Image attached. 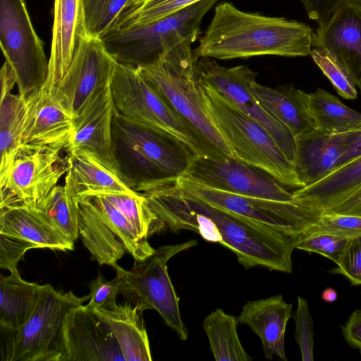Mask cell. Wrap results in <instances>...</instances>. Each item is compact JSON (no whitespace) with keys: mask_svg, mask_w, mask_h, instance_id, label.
Here are the masks:
<instances>
[{"mask_svg":"<svg viewBox=\"0 0 361 361\" xmlns=\"http://www.w3.org/2000/svg\"><path fill=\"white\" fill-rule=\"evenodd\" d=\"M198 78L224 96L264 126L293 165L295 141L290 131L259 103L252 91L257 73L247 66L224 67L213 59L196 60Z\"/></svg>","mask_w":361,"mask_h":361,"instance_id":"4fadbf2b","label":"cell"},{"mask_svg":"<svg viewBox=\"0 0 361 361\" xmlns=\"http://www.w3.org/2000/svg\"><path fill=\"white\" fill-rule=\"evenodd\" d=\"M183 177L244 196L292 202L293 193L272 175L236 158L197 155Z\"/></svg>","mask_w":361,"mask_h":361,"instance_id":"5bb4252c","label":"cell"},{"mask_svg":"<svg viewBox=\"0 0 361 361\" xmlns=\"http://www.w3.org/2000/svg\"><path fill=\"white\" fill-rule=\"evenodd\" d=\"M310 56L339 95L346 99L357 97L356 87L352 78L331 54L322 48L312 46Z\"/></svg>","mask_w":361,"mask_h":361,"instance_id":"74e56055","label":"cell"},{"mask_svg":"<svg viewBox=\"0 0 361 361\" xmlns=\"http://www.w3.org/2000/svg\"><path fill=\"white\" fill-rule=\"evenodd\" d=\"M64 336L66 361H126L108 325L82 305L68 313Z\"/></svg>","mask_w":361,"mask_h":361,"instance_id":"ac0fdd59","label":"cell"},{"mask_svg":"<svg viewBox=\"0 0 361 361\" xmlns=\"http://www.w3.org/2000/svg\"><path fill=\"white\" fill-rule=\"evenodd\" d=\"M164 228L197 233L235 254L248 269L260 267L290 274L299 235L279 231L213 206L181 192L174 184L142 193Z\"/></svg>","mask_w":361,"mask_h":361,"instance_id":"6da1fadb","label":"cell"},{"mask_svg":"<svg viewBox=\"0 0 361 361\" xmlns=\"http://www.w3.org/2000/svg\"><path fill=\"white\" fill-rule=\"evenodd\" d=\"M183 193L269 227L302 235L322 212L298 200L282 202L240 195L215 189L180 176L174 183Z\"/></svg>","mask_w":361,"mask_h":361,"instance_id":"9c48e42d","label":"cell"},{"mask_svg":"<svg viewBox=\"0 0 361 361\" xmlns=\"http://www.w3.org/2000/svg\"><path fill=\"white\" fill-rule=\"evenodd\" d=\"M0 46L15 72L19 94L27 97L44 85L49 59L24 0H0Z\"/></svg>","mask_w":361,"mask_h":361,"instance_id":"30bf717a","label":"cell"},{"mask_svg":"<svg viewBox=\"0 0 361 361\" xmlns=\"http://www.w3.org/2000/svg\"><path fill=\"white\" fill-rule=\"evenodd\" d=\"M312 46L331 54L361 93V6L345 0L312 34Z\"/></svg>","mask_w":361,"mask_h":361,"instance_id":"e0dca14e","label":"cell"},{"mask_svg":"<svg viewBox=\"0 0 361 361\" xmlns=\"http://www.w3.org/2000/svg\"><path fill=\"white\" fill-rule=\"evenodd\" d=\"M83 198L90 200L121 238L127 252L133 257L135 262H142L154 253L156 249L149 245L148 239L142 237L127 218L104 197L93 195Z\"/></svg>","mask_w":361,"mask_h":361,"instance_id":"836d02e7","label":"cell"},{"mask_svg":"<svg viewBox=\"0 0 361 361\" xmlns=\"http://www.w3.org/2000/svg\"><path fill=\"white\" fill-rule=\"evenodd\" d=\"M337 298V292L331 288H326L322 293V299L326 302H333Z\"/></svg>","mask_w":361,"mask_h":361,"instance_id":"f907efd6","label":"cell"},{"mask_svg":"<svg viewBox=\"0 0 361 361\" xmlns=\"http://www.w3.org/2000/svg\"><path fill=\"white\" fill-rule=\"evenodd\" d=\"M350 238L329 233L302 234L295 248L323 255L336 264Z\"/></svg>","mask_w":361,"mask_h":361,"instance_id":"f35d334b","label":"cell"},{"mask_svg":"<svg viewBox=\"0 0 361 361\" xmlns=\"http://www.w3.org/2000/svg\"><path fill=\"white\" fill-rule=\"evenodd\" d=\"M196 240L168 245L156 249L154 253L142 262H137L130 270L116 264L112 267L123 279L121 293L134 294L140 312L155 310L166 324L185 341L188 333L181 318L179 298L168 274L167 262L173 256L196 245Z\"/></svg>","mask_w":361,"mask_h":361,"instance_id":"ba28073f","label":"cell"},{"mask_svg":"<svg viewBox=\"0 0 361 361\" xmlns=\"http://www.w3.org/2000/svg\"><path fill=\"white\" fill-rule=\"evenodd\" d=\"M295 323V337L300 347L302 361H313L314 322L308 304L304 298L298 297V306L293 314Z\"/></svg>","mask_w":361,"mask_h":361,"instance_id":"60d3db41","label":"cell"},{"mask_svg":"<svg viewBox=\"0 0 361 361\" xmlns=\"http://www.w3.org/2000/svg\"><path fill=\"white\" fill-rule=\"evenodd\" d=\"M63 150L21 147L6 176L0 180V208L35 209L68 171Z\"/></svg>","mask_w":361,"mask_h":361,"instance_id":"7c38bea8","label":"cell"},{"mask_svg":"<svg viewBox=\"0 0 361 361\" xmlns=\"http://www.w3.org/2000/svg\"><path fill=\"white\" fill-rule=\"evenodd\" d=\"M90 300L71 290L62 293L44 285L37 306L27 321L14 331H4L6 348L2 360L66 361L65 319L68 313Z\"/></svg>","mask_w":361,"mask_h":361,"instance_id":"52a82bcc","label":"cell"},{"mask_svg":"<svg viewBox=\"0 0 361 361\" xmlns=\"http://www.w3.org/2000/svg\"><path fill=\"white\" fill-rule=\"evenodd\" d=\"M37 246L19 237L0 233V267L13 272L25 253Z\"/></svg>","mask_w":361,"mask_h":361,"instance_id":"ee69618b","label":"cell"},{"mask_svg":"<svg viewBox=\"0 0 361 361\" xmlns=\"http://www.w3.org/2000/svg\"><path fill=\"white\" fill-rule=\"evenodd\" d=\"M99 195L104 197L118 209L142 237L148 239L154 233L165 229L142 193L111 192Z\"/></svg>","mask_w":361,"mask_h":361,"instance_id":"e575fe53","label":"cell"},{"mask_svg":"<svg viewBox=\"0 0 361 361\" xmlns=\"http://www.w3.org/2000/svg\"><path fill=\"white\" fill-rule=\"evenodd\" d=\"M341 331L347 343L361 354V309L352 312Z\"/></svg>","mask_w":361,"mask_h":361,"instance_id":"bcb514c9","label":"cell"},{"mask_svg":"<svg viewBox=\"0 0 361 361\" xmlns=\"http://www.w3.org/2000/svg\"><path fill=\"white\" fill-rule=\"evenodd\" d=\"M116 63L101 39L85 35L53 97L75 118L88 98L110 83Z\"/></svg>","mask_w":361,"mask_h":361,"instance_id":"9a60e30c","label":"cell"},{"mask_svg":"<svg viewBox=\"0 0 361 361\" xmlns=\"http://www.w3.org/2000/svg\"><path fill=\"white\" fill-rule=\"evenodd\" d=\"M26 111V97L8 93L0 104V180L13 164L21 146Z\"/></svg>","mask_w":361,"mask_h":361,"instance_id":"4dcf8cb0","label":"cell"},{"mask_svg":"<svg viewBox=\"0 0 361 361\" xmlns=\"http://www.w3.org/2000/svg\"><path fill=\"white\" fill-rule=\"evenodd\" d=\"M116 111L133 121L171 134L199 155L190 131L140 68L116 63L110 82Z\"/></svg>","mask_w":361,"mask_h":361,"instance_id":"8fae6325","label":"cell"},{"mask_svg":"<svg viewBox=\"0 0 361 361\" xmlns=\"http://www.w3.org/2000/svg\"><path fill=\"white\" fill-rule=\"evenodd\" d=\"M85 35L82 0H54L49 72L43 86L51 94L67 71Z\"/></svg>","mask_w":361,"mask_h":361,"instance_id":"ffe728a7","label":"cell"},{"mask_svg":"<svg viewBox=\"0 0 361 361\" xmlns=\"http://www.w3.org/2000/svg\"><path fill=\"white\" fill-rule=\"evenodd\" d=\"M0 233L28 240L37 248L73 250L74 241L47 222L35 211L24 207L0 208Z\"/></svg>","mask_w":361,"mask_h":361,"instance_id":"d4e9b609","label":"cell"},{"mask_svg":"<svg viewBox=\"0 0 361 361\" xmlns=\"http://www.w3.org/2000/svg\"><path fill=\"white\" fill-rule=\"evenodd\" d=\"M312 34L305 23L243 11L226 1L215 7L213 18L193 51L196 59L307 56L312 47Z\"/></svg>","mask_w":361,"mask_h":361,"instance_id":"7a4b0ae2","label":"cell"},{"mask_svg":"<svg viewBox=\"0 0 361 361\" xmlns=\"http://www.w3.org/2000/svg\"><path fill=\"white\" fill-rule=\"evenodd\" d=\"M237 317L216 309L204 319L202 327L216 361H250L237 333Z\"/></svg>","mask_w":361,"mask_h":361,"instance_id":"1f68e13d","label":"cell"},{"mask_svg":"<svg viewBox=\"0 0 361 361\" xmlns=\"http://www.w3.org/2000/svg\"><path fill=\"white\" fill-rule=\"evenodd\" d=\"M196 60L166 61L140 69L185 123L199 155L236 158L205 111Z\"/></svg>","mask_w":361,"mask_h":361,"instance_id":"8992f818","label":"cell"},{"mask_svg":"<svg viewBox=\"0 0 361 361\" xmlns=\"http://www.w3.org/2000/svg\"><path fill=\"white\" fill-rule=\"evenodd\" d=\"M130 0H82L85 35L102 38L111 31Z\"/></svg>","mask_w":361,"mask_h":361,"instance_id":"8d00e7d4","label":"cell"},{"mask_svg":"<svg viewBox=\"0 0 361 361\" xmlns=\"http://www.w3.org/2000/svg\"><path fill=\"white\" fill-rule=\"evenodd\" d=\"M361 6V0H350Z\"/></svg>","mask_w":361,"mask_h":361,"instance_id":"816d5d0a","label":"cell"},{"mask_svg":"<svg viewBox=\"0 0 361 361\" xmlns=\"http://www.w3.org/2000/svg\"><path fill=\"white\" fill-rule=\"evenodd\" d=\"M112 140L120 176L141 193L174 184L197 156L176 136L128 119L116 110Z\"/></svg>","mask_w":361,"mask_h":361,"instance_id":"3957f363","label":"cell"},{"mask_svg":"<svg viewBox=\"0 0 361 361\" xmlns=\"http://www.w3.org/2000/svg\"><path fill=\"white\" fill-rule=\"evenodd\" d=\"M44 285L21 279L18 269L0 281L1 331H14L20 329L34 312Z\"/></svg>","mask_w":361,"mask_h":361,"instance_id":"f1b7e54d","label":"cell"},{"mask_svg":"<svg viewBox=\"0 0 361 361\" xmlns=\"http://www.w3.org/2000/svg\"><path fill=\"white\" fill-rule=\"evenodd\" d=\"M199 80L205 111L236 159L264 170L287 188H303L293 164L269 131L235 103Z\"/></svg>","mask_w":361,"mask_h":361,"instance_id":"5b68a950","label":"cell"},{"mask_svg":"<svg viewBox=\"0 0 361 361\" xmlns=\"http://www.w3.org/2000/svg\"><path fill=\"white\" fill-rule=\"evenodd\" d=\"M200 1L201 0H130L119 16L113 30L148 24Z\"/></svg>","mask_w":361,"mask_h":361,"instance_id":"d590c367","label":"cell"},{"mask_svg":"<svg viewBox=\"0 0 361 361\" xmlns=\"http://www.w3.org/2000/svg\"><path fill=\"white\" fill-rule=\"evenodd\" d=\"M78 231L85 247L100 265L113 266L127 252L125 245L87 198L78 200Z\"/></svg>","mask_w":361,"mask_h":361,"instance_id":"484cf974","label":"cell"},{"mask_svg":"<svg viewBox=\"0 0 361 361\" xmlns=\"http://www.w3.org/2000/svg\"><path fill=\"white\" fill-rule=\"evenodd\" d=\"M74 118L42 87L26 97L21 147L66 150L72 137Z\"/></svg>","mask_w":361,"mask_h":361,"instance_id":"d6986e66","label":"cell"},{"mask_svg":"<svg viewBox=\"0 0 361 361\" xmlns=\"http://www.w3.org/2000/svg\"><path fill=\"white\" fill-rule=\"evenodd\" d=\"M361 186V155L321 180L293 192L294 198L323 212Z\"/></svg>","mask_w":361,"mask_h":361,"instance_id":"83f0119b","label":"cell"},{"mask_svg":"<svg viewBox=\"0 0 361 361\" xmlns=\"http://www.w3.org/2000/svg\"><path fill=\"white\" fill-rule=\"evenodd\" d=\"M296 95L316 130L338 134L353 130L361 124V113L324 90L306 93L296 89Z\"/></svg>","mask_w":361,"mask_h":361,"instance_id":"4316f807","label":"cell"},{"mask_svg":"<svg viewBox=\"0 0 361 361\" xmlns=\"http://www.w3.org/2000/svg\"><path fill=\"white\" fill-rule=\"evenodd\" d=\"M322 212L361 216V186Z\"/></svg>","mask_w":361,"mask_h":361,"instance_id":"7dc6e473","label":"cell"},{"mask_svg":"<svg viewBox=\"0 0 361 361\" xmlns=\"http://www.w3.org/2000/svg\"><path fill=\"white\" fill-rule=\"evenodd\" d=\"M332 274L343 275L352 285H361V235L350 238Z\"/></svg>","mask_w":361,"mask_h":361,"instance_id":"7bdbcfd3","label":"cell"},{"mask_svg":"<svg viewBox=\"0 0 361 361\" xmlns=\"http://www.w3.org/2000/svg\"><path fill=\"white\" fill-rule=\"evenodd\" d=\"M329 233L351 238L361 235V216L322 212L303 234Z\"/></svg>","mask_w":361,"mask_h":361,"instance_id":"ab89813d","label":"cell"},{"mask_svg":"<svg viewBox=\"0 0 361 361\" xmlns=\"http://www.w3.org/2000/svg\"><path fill=\"white\" fill-rule=\"evenodd\" d=\"M291 314L292 305L278 295L247 302L237 320L238 324L247 325L259 337L267 359L276 356L286 361L285 334Z\"/></svg>","mask_w":361,"mask_h":361,"instance_id":"7402d4cb","label":"cell"},{"mask_svg":"<svg viewBox=\"0 0 361 361\" xmlns=\"http://www.w3.org/2000/svg\"><path fill=\"white\" fill-rule=\"evenodd\" d=\"M94 311L113 332L126 361H151L148 336L137 305L117 304L110 310Z\"/></svg>","mask_w":361,"mask_h":361,"instance_id":"cb8c5ba5","label":"cell"},{"mask_svg":"<svg viewBox=\"0 0 361 361\" xmlns=\"http://www.w3.org/2000/svg\"><path fill=\"white\" fill-rule=\"evenodd\" d=\"M361 155V124L351 130L348 145L341 155L337 168Z\"/></svg>","mask_w":361,"mask_h":361,"instance_id":"c3c4849f","label":"cell"},{"mask_svg":"<svg viewBox=\"0 0 361 361\" xmlns=\"http://www.w3.org/2000/svg\"><path fill=\"white\" fill-rule=\"evenodd\" d=\"M1 98L11 93L17 83L14 71L8 63L5 61L0 71Z\"/></svg>","mask_w":361,"mask_h":361,"instance_id":"681fc988","label":"cell"},{"mask_svg":"<svg viewBox=\"0 0 361 361\" xmlns=\"http://www.w3.org/2000/svg\"><path fill=\"white\" fill-rule=\"evenodd\" d=\"M115 111L109 83L90 96L74 118L73 132L66 149L67 154L80 150L90 152L119 175L113 152Z\"/></svg>","mask_w":361,"mask_h":361,"instance_id":"2e32d148","label":"cell"},{"mask_svg":"<svg viewBox=\"0 0 361 361\" xmlns=\"http://www.w3.org/2000/svg\"><path fill=\"white\" fill-rule=\"evenodd\" d=\"M345 0H300L309 18L324 24Z\"/></svg>","mask_w":361,"mask_h":361,"instance_id":"f6af8a7d","label":"cell"},{"mask_svg":"<svg viewBox=\"0 0 361 361\" xmlns=\"http://www.w3.org/2000/svg\"><path fill=\"white\" fill-rule=\"evenodd\" d=\"M123 282V278L118 274L110 281H106L102 275H99L89 283L90 302L85 305V308L94 310H110L114 307L117 305L116 297L118 294L121 293Z\"/></svg>","mask_w":361,"mask_h":361,"instance_id":"b9f144b4","label":"cell"},{"mask_svg":"<svg viewBox=\"0 0 361 361\" xmlns=\"http://www.w3.org/2000/svg\"><path fill=\"white\" fill-rule=\"evenodd\" d=\"M66 155L68 171L64 183L77 201L85 197L106 193L137 192L91 152L80 150Z\"/></svg>","mask_w":361,"mask_h":361,"instance_id":"603a6c76","label":"cell"},{"mask_svg":"<svg viewBox=\"0 0 361 361\" xmlns=\"http://www.w3.org/2000/svg\"><path fill=\"white\" fill-rule=\"evenodd\" d=\"M252 91L259 103L281 122L294 137L315 130L293 86L271 88L255 81Z\"/></svg>","mask_w":361,"mask_h":361,"instance_id":"f546056e","label":"cell"},{"mask_svg":"<svg viewBox=\"0 0 361 361\" xmlns=\"http://www.w3.org/2000/svg\"><path fill=\"white\" fill-rule=\"evenodd\" d=\"M350 133L351 130L331 134L315 130L295 137L293 168L304 187L317 183L336 169Z\"/></svg>","mask_w":361,"mask_h":361,"instance_id":"44dd1931","label":"cell"},{"mask_svg":"<svg viewBox=\"0 0 361 361\" xmlns=\"http://www.w3.org/2000/svg\"><path fill=\"white\" fill-rule=\"evenodd\" d=\"M216 1L201 0L157 21L113 30L100 39L117 63L135 68L195 58L192 45Z\"/></svg>","mask_w":361,"mask_h":361,"instance_id":"277c9868","label":"cell"},{"mask_svg":"<svg viewBox=\"0 0 361 361\" xmlns=\"http://www.w3.org/2000/svg\"><path fill=\"white\" fill-rule=\"evenodd\" d=\"M39 216L75 241L78 235V201L67 185H57L35 209Z\"/></svg>","mask_w":361,"mask_h":361,"instance_id":"d6a6232c","label":"cell"}]
</instances>
